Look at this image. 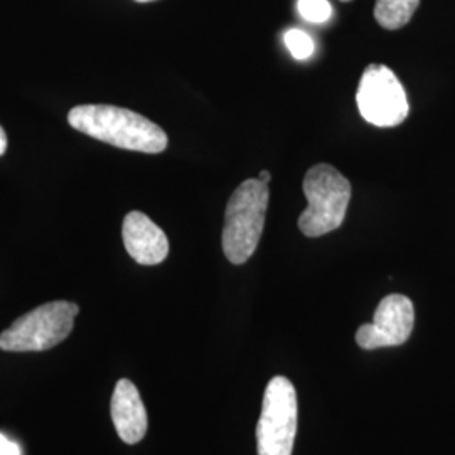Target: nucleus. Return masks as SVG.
Instances as JSON below:
<instances>
[{"label": "nucleus", "instance_id": "nucleus-1", "mask_svg": "<svg viewBox=\"0 0 455 455\" xmlns=\"http://www.w3.org/2000/svg\"><path fill=\"white\" fill-rule=\"evenodd\" d=\"M75 131L86 133L110 146L159 154L167 148L165 132L144 115L114 105H80L68 114Z\"/></svg>", "mask_w": 455, "mask_h": 455}, {"label": "nucleus", "instance_id": "nucleus-2", "mask_svg": "<svg viewBox=\"0 0 455 455\" xmlns=\"http://www.w3.org/2000/svg\"><path fill=\"white\" fill-rule=\"evenodd\" d=\"M268 199V184L259 178L243 180L229 197L223 228V251L233 265L250 260L260 243Z\"/></svg>", "mask_w": 455, "mask_h": 455}, {"label": "nucleus", "instance_id": "nucleus-3", "mask_svg": "<svg viewBox=\"0 0 455 455\" xmlns=\"http://www.w3.org/2000/svg\"><path fill=\"white\" fill-rule=\"evenodd\" d=\"M351 182L329 164L310 167L304 178V195L309 206L299 218V229L317 238L341 227L351 201Z\"/></svg>", "mask_w": 455, "mask_h": 455}, {"label": "nucleus", "instance_id": "nucleus-4", "mask_svg": "<svg viewBox=\"0 0 455 455\" xmlns=\"http://www.w3.org/2000/svg\"><path fill=\"white\" fill-rule=\"evenodd\" d=\"M80 307L56 300L20 315L0 334V349L9 353H41L52 349L71 334Z\"/></svg>", "mask_w": 455, "mask_h": 455}, {"label": "nucleus", "instance_id": "nucleus-5", "mask_svg": "<svg viewBox=\"0 0 455 455\" xmlns=\"http://www.w3.org/2000/svg\"><path fill=\"white\" fill-rule=\"evenodd\" d=\"M297 420L299 405L292 381L285 376L272 378L263 395L257 423L259 455H292Z\"/></svg>", "mask_w": 455, "mask_h": 455}, {"label": "nucleus", "instance_id": "nucleus-6", "mask_svg": "<svg viewBox=\"0 0 455 455\" xmlns=\"http://www.w3.org/2000/svg\"><path fill=\"white\" fill-rule=\"evenodd\" d=\"M356 101L361 116L368 124L381 129L403 124L410 114L403 84L385 65L374 63L363 71Z\"/></svg>", "mask_w": 455, "mask_h": 455}, {"label": "nucleus", "instance_id": "nucleus-7", "mask_svg": "<svg viewBox=\"0 0 455 455\" xmlns=\"http://www.w3.org/2000/svg\"><path fill=\"white\" fill-rule=\"evenodd\" d=\"M413 324L415 309L411 300L405 295L391 293L378 304L373 323L359 327L356 342L368 351L402 346L410 339Z\"/></svg>", "mask_w": 455, "mask_h": 455}, {"label": "nucleus", "instance_id": "nucleus-8", "mask_svg": "<svg viewBox=\"0 0 455 455\" xmlns=\"http://www.w3.org/2000/svg\"><path fill=\"white\" fill-rule=\"evenodd\" d=\"M122 236L127 253L140 265H159L169 255V240L147 214L132 212L125 216Z\"/></svg>", "mask_w": 455, "mask_h": 455}, {"label": "nucleus", "instance_id": "nucleus-9", "mask_svg": "<svg viewBox=\"0 0 455 455\" xmlns=\"http://www.w3.org/2000/svg\"><path fill=\"white\" fill-rule=\"evenodd\" d=\"M112 420L118 437L129 445H135L146 437L148 419L140 393L131 379L124 378L115 387L112 403Z\"/></svg>", "mask_w": 455, "mask_h": 455}, {"label": "nucleus", "instance_id": "nucleus-10", "mask_svg": "<svg viewBox=\"0 0 455 455\" xmlns=\"http://www.w3.org/2000/svg\"><path fill=\"white\" fill-rule=\"evenodd\" d=\"M419 5L420 0H376L374 19L381 28L396 31L407 26Z\"/></svg>", "mask_w": 455, "mask_h": 455}, {"label": "nucleus", "instance_id": "nucleus-11", "mask_svg": "<svg viewBox=\"0 0 455 455\" xmlns=\"http://www.w3.org/2000/svg\"><path fill=\"white\" fill-rule=\"evenodd\" d=\"M285 46L291 51L295 60L306 61L314 54V41L309 34L300 31V29H291L283 36Z\"/></svg>", "mask_w": 455, "mask_h": 455}, {"label": "nucleus", "instance_id": "nucleus-12", "mask_svg": "<svg viewBox=\"0 0 455 455\" xmlns=\"http://www.w3.org/2000/svg\"><path fill=\"white\" fill-rule=\"evenodd\" d=\"M297 9H299V14L306 20L315 22V24L325 22L329 20V17L332 16V7L327 0H299Z\"/></svg>", "mask_w": 455, "mask_h": 455}, {"label": "nucleus", "instance_id": "nucleus-13", "mask_svg": "<svg viewBox=\"0 0 455 455\" xmlns=\"http://www.w3.org/2000/svg\"><path fill=\"white\" fill-rule=\"evenodd\" d=\"M0 455H20L19 445L0 434Z\"/></svg>", "mask_w": 455, "mask_h": 455}, {"label": "nucleus", "instance_id": "nucleus-14", "mask_svg": "<svg viewBox=\"0 0 455 455\" xmlns=\"http://www.w3.org/2000/svg\"><path fill=\"white\" fill-rule=\"evenodd\" d=\"M5 150H7V135H5L4 129L0 127V156H4Z\"/></svg>", "mask_w": 455, "mask_h": 455}, {"label": "nucleus", "instance_id": "nucleus-15", "mask_svg": "<svg viewBox=\"0 0 455 455\" xmlns=\"http://www.w3.org/2000/svg\"><path fill=\"white\" fill-rule=\"evenodd\" d=\"M259 180H260L261 182H267V184H268L270 180H272V174H270L268 171H265V169H263V171H260V174H259Z\"/></svg>", "mask_w": 455, "mask_h": 455}, {"label": "nucleus", "instance_id": "nucleus-16", "mask_svg": "<svg viewBox=\"0 0 455 455\" xmlns=\"http://www.w3.org/2000/svg\"><path fill=\"white\" fill-rule=\"evenodd\" d=\"M135 2H142V4H146V2H154V0H135Z\"/></svg>", "mask_w": 455, "mask_h": 455}, {"label": "nucleus", "instance_id": "nucleus-17", "mask_svg": "<svg viewBox=\"0 0 455 455\" xmlns=\"http://www.w3.org/2000/svg\"><path fill=\"white\" fill-rule=\"evenodd\" d=\"M341 2H349V0H341Z\"/></svg>", "mask_w": 455, "mask_h": 455}]
</instances>
